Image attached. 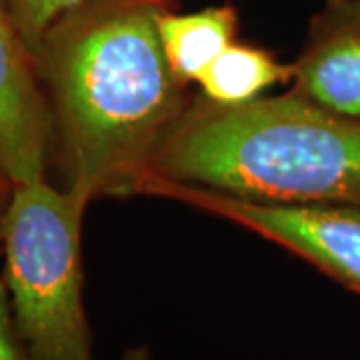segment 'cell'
<instances>
[{
    "mask_svg": "<svg viewBox=\"0 0 360 360\" xmlns=\"http://www.w3.org/2000/svg\"><path fill=\"white\" fill-rule=\"evenodd\" d=\"M174 0H92L46 30L34 63L52 118V160L84 202L142 194L188 106L158 18Z\"/></svg>",
    "mask_w": 360,
    "mask_h": 360,
    "instance_id": "obj_1",
    "label": "cell"
},
{
    "mask_svg": "<svg viewBox=\"0 0 360 360\" xmlns=\"http://www.w3.org/2000/svg\"><path fill=\"white\" fill-rule=\"evenodd\" d=\"M122 360H150V350L146 347H134L127 350Z\"/></svg>",
    "mask_w": 360,
    "mask_h": 360,
    "instance_id": "obj_12",
    "label": "cell"
},
{
    "mask_svg": "<svg viewBox=\"0 0 360 360\" xmlns=\"http://www.w3.org/2000/svg\"><path fill=\"white\" fill-rule=\"evenodd\" d=\"M52 118L34 54L0 0V167L13 184L46 179Z\"/></svg>",
    "mask_w": 360,
    "mask_h": 360,
    "instance_id": "obj_5",
    "label": "cell"
},
{
    "mask_svg": "<svg viewBox=\"0 0 360 360\" xmlns=\"http://www.w3.org/2000/svg\"><path fill=\"white\" fill-rule=\"evenodd\" d=\"M92 0H6L8 11L28 49H39L40 40L58 18L89 4Z\"/></svg>",
    "mask_w": 360,
    "mask_h": 360,
    "instance_id": "obj_9",
    "label": "cell"
},
{
    "mask_svg": "<svg viewBox=\"0 0 360 360\" xmlns=\"http://www.w3.org/2000/svg\"><path fill=\"white\" fill-rule=\"evenodd\" d=\"M13 191V180L8 179L4 168L0 167V229H2V220H4V214H6V208H8V202H11Z\"/></svg>",
    "mask_w": 360,
    "mask_h": 360,
    "instance_id": "obj_11",
    "label": "cell"
},
{
    "mask_svg": "<svg viewBox=\"0 0 360 360\" xmlns=\"http://www.w3.org/2000/svg\"><path fill=\"white\" fill-rule=\"evenodd\" d=\"M142 194L172 198L240 224L360 295V206L252 200L165 179L146 180Z\"/></svg>",
    "mask_w": 360,
    "mask_h": 360,
    "instance_id": "obj_4",
    "label": "cell"
},
{
    "mask_svg": "<svg viewBox=\"0 0 360 360\" xmlns=\"http://www.w3.org/2000/svg\"><path fill=\"white\" fill-rule=\"evenodd\" d=\"M158 34L172 72L188 86L220 52L236 42L238 13L231 4L194 13H176L170 6L158 18Z\"/></svg>",
    "mask_w": 360,
    "mask_h": 360,
    "instance_id": "obj_7",
    "label": "cell"
},
{
    "mask_svg": "<svg viewBox=\"0 0 360 360\" xmlns=\"http://www.w3.org/2000/svg\"><path fill=\"white\" fill-rule=\"evenodd\" d=\"M89 202L46 179L16 184L0 250L16 333L32 360H94L84 310L82 219Z\"/></svg>",
    "mask_w": 360,
    "mask_h": 360,
    "instance_id": "obj_3",
    "label": "cell"
},
{
    "mask_svg": "<svg viewBox=\"0 0 360 360\" xmlns=\"http://www.w3.org/2000/svg\"><path fill=\"white\" fill-rule=\"evenodd\" d=\"M148 179L252 200L360 206V118L292 90L234 106L200 96L168 132Z\"/></svg>",
    "mask_w": 360,
    "mask_h": 360,
    "instance_id": "obj_2",
    "label": "cell"
},
{
    "mask_svg": "<svg viewBox=\"0 0 360 360\" xmlns=\"http://www.w3.org/2000/svg\"><path fill=\"white\" fill-rule=\"evenodd\" d=\"M0 360H32L16 333L6 284L0 278Z\"/></svg>",
    "mask_w": 360,
    "mask_h": 360,
    "instance_id": "obj_10",
    "label": "cell"
},
{
    "mask_svg": "<svg viewBox=\"0 0 360 360\" xmlns=\"http://www.w3.org/2000/svg\"><path fill=\"white\" fill-rule=\"evenodd\" d=\"M292 65H284L266 49L232 42L206 66L196 84L202 98L217 104H245L276 84H290Z\"/></svg>",
    "mask_w": 360,
    "mask_h": 360,
    "instance_id": "obj_8",
    "label": "cell"
},
{
    "mask_svg": "<svg viewBox=\"0 0 360 360\" xmlns=\"http://www.w3.org/2000/svg\"><path fill=\"white\" fill-rule=\"evenodd\" d=\"M292 65L290 90L360 118V0H324Z\"/></svg>",
    "mask_w": 360,
    "mask_h": 360,
    "instance_id": "obj_6",
    "label": "cell"
}]
</instances>
